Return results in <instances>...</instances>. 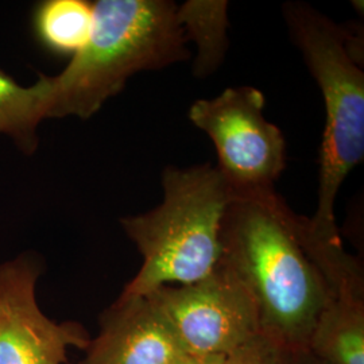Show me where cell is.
<instances>
[{"mask_svg":"<svg viewBox=\"0 0 364 364\" xmlns=\"http://www.w3.org/2000/svg\"><path fill=\"white\" fill-rule=\"evenodd\" d=\"M221 262L246 285L260 332L293 351L308 350L331 304L326 279L301 235V216L274 191L232 197L220 230Z\"/></svg>","mask_w":364,"mask_h":364,"instance_id":"1","label":"cell"},{"mask_svg":"<svg viewBox=\"0 0 364 364\" xmlns=\"http://www.w3.org/2000/svg\"><path fill=\"white\" fill-rule=\"evenodd\" d=\"M85 48L65 69L46 77L43 117L90 119L144 70L191 60L188 41L169 0H99Z\"/></svg>","mask_w":364,"mask_h":364,"instance_id":"2","label":"cell"},{"mask_svg":"<svg viewBox=\"0 0 364 364\" xmlns=\"http://www.w3.org/2000/svg\"><path fill=\"white\" fill-rule=\"evenodd\" d=\"M162 203L120 220L144 263L123 297H144L169 285H189L208 277L221 259V221L232 200L216 166H168L162 171Z\"/></svg>","mask_w":364,"mask_h":364,"instance_id":"3","label":"cell"},{"mask_svg":"<svg viewBox=\"0 0 364 364\" xmlns=\"http://www.w3.org/2000/svg\"><path fill=\"white\" fill-rule=\"evenodd\" d=\"M284 21L326 107V124L318 156L317 207L308 225L313 234L340 237L335 203L344 180L364 156V72L352 50L351 31L299 1L285 3Z\"/></svg>","mask_w":364,"mask_h":364,"instance_id":"4","label":"cell"},{"mask_svg":"<svg viewBox=\"0 0 364 364\" xmlns=\"http://www.w3.org/2000/svg\"><path fill=\"white\" fill-rule=\"evenodd\" d=\"M264 105L263 92L243 85L189 108L191 122L213 142L216 168L232 197L274 191L287 168L285 136L264 117Z\"/></svg>","mask_w":364,"mask_h":364,"instance_id":"5","label":"cell"},{"mask_svg":"<svg viewBox=\"0 0 364 364\" xmlns=\"http://www.w3.org/2000/svg\"><path fill=\"white\" fill-rule=\"evenodd\" d=\"M166 320L191 356L230 355L260 333L252 296L223 262L189 285L162 287L144 296Z\"/></svg>","mask_w":364,"mask_h":364,"instance_id":"6","label":"cell"},{"mask_svg":"<svg viewBox=\"0 0 364 364\" xmlns=\"http://www.w3.org/2000/svg\"><path fill=\"white\" fill-rule=\"evenodd\" d=\"M39 274L38 263L25 255L0 264V364H64L69 347L90 346L80 324H58L39 309Z\"/></svg>","mask_w":364,"mask_h":364,"instance_id":"7","label":"cell"},{"mask_svg":"<svg viewBox=\"0 0 364 364\" xmlns=\"http://www.w3.org/2000/svg\"><path fill=\"white\" fill-rule=\"evenodd\" d=\"M99 324L81 364H182L191 356L147 297L120 296Z\"/></svg>","mask_w":364,"mask_h":364,"instance_id":"8","label":"cell"},{"mask_svg":"<svg viewBox=\"0 0 364 364\" xmlns=\"http://www.w3.org/2000/svg\"><path fill=\"white\" fill-rule=\"evenodd\" d=\"M93 3L85 0L39 1L31 14V30L39 46L54 55L81 52L93 30Z\"/></svg>","mask_w":364,"mask_h":364,"instance_id":"9","label":"cell"},{"mask_svg":"<svg viewBox=\"0 0 364 364\" xmlns=\"http://www.w3.org/2000/svg\"><path fill=\"white\" fill-rule=\"evenodd\" d=\"M308 351L328 364H364V302H331L316 323Z\"/></svg>","mask_w":364,"mask_h":364,"instance_id":"10","label":"cell"},{"mask_svg":"<svg viewBox=\"0 0 364 364\" xmlns=\"http://www.w3.org/2000/svg\"><path fill=\"white\" fill-rule=\"evenodd\" d=\"M228 7L225 0H189L177 6V19L186 41L197 48L193 63L197 77L215 73L225 58L230 46Z\"/></svg>","mask_w":364,"mask_h":364,"instance_id":"11","label":"cell"},{"mask_svg":"<svg viewBox=\"0 0 364 364\" xmlns=\"http://www.w3.org/2000/svg\"><path fill=\"white\" fill-rule=\"evenodd\" d=\"M46 77L38 75L31 87H22L0 69V134H7L16 144L31 154L37 147L36 131L43 117Z\"/></svg>","mask_w":364,"mask_h":364,"instance_id":"12","label":"cell"},{"mask_svg":"<svg viewBox=\"0 0 364 364\" xmlns=\"http://www.w3.org/2000/svg\"><path fill=\"white\" fill-rule=\"evenodd\" d=\"M293 350L260 332L225 356V364H291Z\"/></svg>","mask_w":364,"mask_h":364,"instance_id":"13","label":"cell"},{"mask_svg":"<svg viewBox=\"0 0 364 364\" xmlns=\"http://www.w3.org/2000/svg\"><path fill=\"white\" fill-rule=\"evenodd\" d=\"M182 364H225V356L224 355L189 356Z\"/></svg>","mask_w":364,"mask_h":364,"instance_id":"14","label":"cell"},{"mask_svg":"<svg viewBox=\"0 0 364 364\" xmlns=\"http://www.w3.org/2000/svg\"><path fill=\"white\" fill-rule=\"evenodd\" d=\"M291 364H328L316 358L313 353L308 350H301V351L293 352V362Z\"/></svg>","mask_w":364,"mask_h":364,"instance_id":"15","label":"cell"}]
</instances>
